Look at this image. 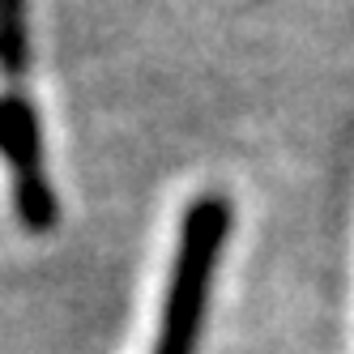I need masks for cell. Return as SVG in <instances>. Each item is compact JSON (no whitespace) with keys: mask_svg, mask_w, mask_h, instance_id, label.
I'll list each match as a JSON object with an SVG mask.
<instances>
[{"mask_svg":"<svg viewBox=\"0 0 354 354\" xmlns=\"http://www.w3.org/2000/svg\"><path fill=\"white\" fill-rule=\"evenodd\" d=\"M226 235H231V201L226 196L205 192L184 209L180 239H175V257H171V277H167L162 320L149 354H196Z\"/></svg>","mask_w":354,"mask_h":354,"instance_id":"cell-1","label":"cell"},{"mask_svg":"<svg viewBox=\"0 0 354 354\" xmlns=\"http://www.w3.org/2000/svg\"><path fill=\"white\" fill-rule=\"evenodd\" d=\"M30 68V26H26V0H0V77L9 82V98H26L21 82Z\"/></svg>","mask_w":354,"mask_h":354,"instance_id":"cell-2","label":"cell"}]
</instances>
